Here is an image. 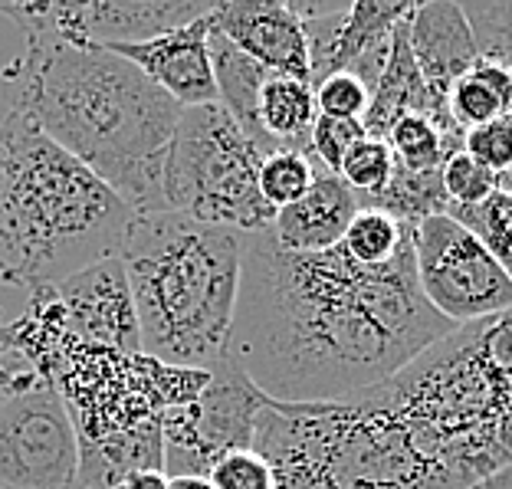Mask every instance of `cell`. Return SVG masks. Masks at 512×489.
<instances>
[{
    "label": "cell",
    "mask_w": 512,
    "mask_h": 489,
    "mask_svg": "<svg viewBox=\"0 0 512 489\" xmlns=\"http://www.w3.org/2000/svg\"><path fill=\"white\" fill-rule=\"evenodd\" d=\"M450 325L424 299L414 240L362 266L342 247L286 253L243 234V270L224 358L276 404H335L394 378Z\"/></svg>",
    "instance_id": "cell-1"
},
{
    "label": "cell",
    "mask_w": 512,
    "mask_h": 489,
    "mask_svg": "<svg viewBox=\"0 0 512 489\" xmlns=\"http://www.w3.org/2000/svg\"><path fill=\"white\" fill-rule=\"evenodd\" d=\"M14 109L106 181L132 214L168 211L161 178L184 109L119 53L33 33L17 63Z\"/></svg>",
    "instance_id": "cell-2"
},
{
    "label": "cell",
    "mask_w": 512,
    "mask_h": 489,
    "mask_svg": "<svg viewBox=\"0 0 512 489\" xmlns=\"http://www.w3.org/2000/svg\"><path fill=\"white\" fill-rule=\"evenodd\" d=\"M411 457L417 489H470L512 460V309L457 325L365 391Z\"/></svg>",
    "instance_id": "cell-3"
},
{
    "label": "cell",
    "mask_w": 512,
    "mask_h": 489,
    "mask_svg": "<svg viewBox=\"0 0 512 489\" xmlns=\"http://www.w3.org/2000/svg\"><path fill=\"white\" fill-rule=\"evenodd\" d=\"M132 211L20 109L0 125V283L56 286L119 256Z\"/></svg>",
    "instance_id": "cell-4"
},
{
    "label": "cell",
    "mask_w": 512,
    "mask_h": 489,
    "mask_svg": "<svg viewBox=\"0 0 512 489\" xmlns=\"http://www.w3.org/2000/svg\"><path fill=\"white\" fill-rule=\"evenodd\" d=\"M132 289L142 355L211 371L234 325L243 234L158 211L135 214L119 253Z\"/></svg>",
    "instance_id": "cell-5"
},
{
    "label": "cell",
    "mask_w": 512,
    "mask_h": 489,
    "mask_svg": "<svg viewBox=\"0 0 512 489\" xmlns=\"http://www.w3.org/2000/svg\"><path fill=\"white\" fill-rule=\"evenodd\" d=\"M0 335L43 381H50L69 411L79 444H96L148 421L171 407L191 404L211 371L174 368L148 355L92 345L69 329L53 286L33 289L20 316L0 319Z\"/></svg>",
    "instance_id": "cell-6"
},
{
    "label": "cell",
    "mask_w": 512,
    "mask_h": 489,
    "mask_svg": "<svg viewBox=\"0 0 512 489\" xmlns=\"http://www.w3.org/2000/svg\"><path fill=\"white\" fill-rule=\"evenodd\" d=\"M276 489H414L398 434L365 394L335 404H276L256 417L253 447Z\"/></svg>",
    "instance_id": "cell-7"
},
{
    "label": "cell",
    "mask_w": 512,
    "mask_h": 489,
    "mask_svg": "<svg viewBox=\"0 0 512 489\" xmlns=\"http://www.w3.org/2000/svg\"><path fill=\"white\" fill-rule=\"evenodd\" d=\"M263 151L220 106L184 109L174 128L161 194L165 207L197 224L256 234L276 220L260 194Z\"/></svg>",
    "instance_id": "cell-8"
},
{
    "label": "cell",
    "mask_w": 512,
    "mask_h": 489,
    "mask_svg": "<svg viewBox=\"0 0 512 489\" xmlns=\"http://www.w3.org/2000/svg\"><path fill=\"white\" fill-rule=\"evenodd\" d=\"M411 240L417 286L450 325H470L512 309V279L453 217L421 220L411 227Z\"/></svg>",
    "instance_id": "cell-9"
},
{
    "label": "cell",
    "mask_w": 512,
    "mask_h": 489,
    "mask_svg": "<svg viewBox=\"0 0 512 489\" xmlns=\"http://www.w3.org/2000/svg\"><path fill=\"white\" fill-rule=\"evenodd\" d=\"M266 404L270 398L234 362L220 358L191 404L161 414L165 476H207L224 453L250 450L256 417Z\"/></svg>",
    "instance_id": "cell-10"
},
{
    "label": "cell",
    "mask_w": 512,
    "mask_h": 489,
    "mask_svg": "<svg viewBox=\"0 0 512 489\" xmlns=\"http://www.w3.org/2000/svg\"><path fill=\"white\" fill-rule=\"evenodd\" d=\"M0 486L83 489L76 427L50 381L40 378L0 407Z\"/></svg>",
    "instance_id": "cell-11"
},
{
    "label": "cell",
    "mask_w": 512,
    "mask_h": 489,
    "mask_svg": "<svg viewBox=\"0 0 512 489\" xmlns=\"http://www.w3.org/2000/svg\"><path fill=\"white\" fill-rule=\"evenodd\" d=\"M214 4L207 0H92V4H0V14L10 17L20 27L23 37L33 33H50L66 43H96V46H119V43H145L161 33L207 17Z\"/></svg>",
    "instance_id": "cell-12"
},
{
    "label": "cell",
    "mask_w": 512,
    "mask_h": 489,
    "mask_svg": "<svg viewBox=\"0 0 512 489\" xmlns=\"http://www.w3.org/2000/svg\"><path fill=\"white\" fill-rule=\"evenodd\" d=\"M306 27L309 46V83L319 86L332 73H352L368 89L391 53L394 27L411 14L414 4H384V0H358V4H322V0H296L289 4Z\"/></svg>",
    "instance_id": "cell-13"
},
{
    "label": "cell",
    "mask_w": 512,
    "mask_h": 489,
    "mask_svg": "<svg viewBox=\"0 0 512 489\" xmlns=\"http://www.w3.org/2000/svg\"><path fill=\"white\" fill-rule=\"evenodd\" d=\"M56 299L66 312V322L79 339L92 345H109L115 352L138 355L142 335H138V316L128 276L119 256L86 266L76 276L53 286Z\"/></svg>",
    "instance_id": "cell-14"
},
{
    "label": "cell",
    "mask_w": 512,
    "mask_h": 489,
    "mask_svg": "<svg viewBox=\"0 0 512 489\" xmlns=\"http://www.w3.org/2000/svg\"><path fill=\"white\" fill-rule=\"evenodd\" d=\"M207 37H211V14L188 23V27L161 33L155 40L119 43L106 46V50L119 53L122 60L142 69L151 83L161 92H168L181 109H197L217 106V83Z\"/></svg>",
    "instance_id": "cell-15"
},
{
    "label": "cell",
    "mask_w": 512,
    "mask_h": 489,
    "mask_svg": "<svg viewBox=\"0 0 512 489\" xmlns=\"http://www.w3.org/2000/svg\"><path fill=\"white\" fill-rule=\"evenodd\" d=\"M214 30L260 63L266 73L296 76L309 83V46L306 27L296 10L283 0H230L214 4Z\"/></svg>",
    "instance_id": "cell-16"
},
{
    "label": "cell",
    "mask_w": 512,
    "mask_h": 489,
    "mask_svg": "<svg viewBox=\"0 0 512 489\" xmlns=\"http://www.w3.org/2000/svg\"><path fill=\"white\" fill-rule=\"evenodd\" d=\"M407 43H411L414 63L421 69L427 89L447 106L450 86L467 76L480 60L470 20L453 0H430L414 4L407 14Z\"/></svg>",
    "instance_id": "cell-17"
},
{
    "label": "cell",
    "mask_w": 512,
    "mask_h": 489,
    "mask_svg": "<svg viewBox=\"0 0 512 489\" xmlns=\"http://www.w3.org/2000/svg\"><path fill=\"white\" fill-rule=\"evenodd\" d=\"M362 211L339 174L319 168L309 194L286 211H276L270 234L286 253H325L339 247L348 224Z\"/></svg>",
    "instance_id": "cell-18"
},
{
    "label": "cell",
    "mask_w": 512,
    "mask_h": 489,
    "mask_svg": "<svg viewBox=\"0 0 512 489\" xmlns=\"http://www.w3.org/2000/svg\"><path fill=\"white\" fill-rule=\"evenodd\" d=\"M207 50H211V63H214V83H217V106L224 109L230 119L237 122V128L250 142L270 155L273 142L263 135L260 119H256V106H260V89L266 83V69L250 60L247 53L237 50L224 33L214 30L211 23V37H207Z\"/></svg>",
    "instance_id": "cell-19"
},
{
    "label": "cell",
    "mask_w": 512,
    "mask_h": 489,
    "mask_svg": "<svg viewBox=\"0 0 512 489\" xmlns=\"http://www.w3.org/2000/svg\"><path fill=\"white\" fill-rule=\"evenodd\" d=\"M142 470L165 473L161 421H148L125 434L96 440V444H79V486L83 489H119L125 476Z\"/></svg>",
    "instance_id": "cell-20"
},
{
    "label": "cell",
    "mask_w": 512,
    "mask_h": 489,
    "mask_svg": "<svg viewBox=\"0 0 512 489\" xmlns=\"http://www.w3.org/2000/svg\"><path fill=\"white\" fill-rule=\"evenodd\" d=\"M263 135L270 138L273 148H306L316 112V89L306 79L296 76H276L270 73L260 89V106H256Z\"/></svg>",
    "instance_id": "cell-21"
},
{
    "label": "cell",
    "mask_w": 512,
    "mask_h": 489,
    "mask_svg": "<svg viewBox=\"0 0 512 489\" xmlns=\"http://www.w3.org/2000/svg\"><path fill=\"white\" fill-rule=\"evenodd\" d=\"M358 207H362V211H384V214L398 217L401 224H421L427 217L447 214L450 201L444 194L440 168L411 171L394 161V174H391L388 188L375 197H368V201H362Z\"/></svg>",
    "instance_id": "cell-22"
},
{
    "label": "cell",
    "mask_w": 512,
    "mask_h": 489,
    "mask_svg": "<svg viewBox=\"0 0 512 489\" xmlns=\"http://www.w3.org/2000/svg\"><path fill=\"white\" fill-rule=\"evenodd\" d=\"M381 142L391 148V155L398 165L411 168V171L444 168V161L453 155V151L463 148L460 135H447L430 115H421V112L394 119Z\"/></svg>",
    "instance_id": "cell-23"
},
{
    "label": "cell",
    "mask_w": 512,
    "mask_h": 489,
    "mask_svg": "<svg viewBox=\"0 0 512 489\" xmlns=\"http://www.w3.org/2000/svg\"><path fill=\"white\" fill-rule=\"evenodd\" d=\"M411 227L384 211H358L339 247L362 266H384L411 240Z\"/></svg>",
    "instance_id": "cell-24"
},
{
    "label": "cell",
    "mask_w": 512,
    "mask_h": 489,
    "mask_svg": "<svg viewBox=\"0 0 512 489\" xmlns=\"http://www.w3.org/2000/svg\"><path fill=\"white\" fill-rule=\"evenodd\" d=\"M319 165L306 148H279L270 151L260 165V194L273 211H286L309 194L316 184Z\"/></svg>",
    "instance_id": "cell-25"
},
{
    "label": "cell",
    "mask_w": 512,
    "mask_h": 489,
    "mask_svg": "<svg viewBox=\"0 0 512 489\" xmlns=\"http://www.w3.org/2000/svg\"><path fill=\"white\" fill-rule=\"evenodd\" d=\"M447 217L467 227L493 253V260L503 266V273L512 279V197L509 194H493L480 207H450Z\"/></svg>",
    "instance_id": "cell-26"
},
{
    "label": "cell",
    "mask_w": 512,
    "mask_h": 489,
    "mask_svg": "<svg viewBox=\"0 0 512 489\" xmlns=\"http://www.w3.org/2000/svg\"><path fill=\"white\" fill-rule=\"evenodd\" d=\"M480 60H493L512 69V0H463Z\"/></svg>",
    "instance_id": "cell-27"
},
{
    "label": "cell",
    "mask_w": 512,
    "mask_h": 489,
    "mask_svg": "<svg viewBox=\"0 0 512 489\" xmlns=\"http://www.w3.org/2000/svg\"><path fill=\"white\" fill-rule=\"evenodd\" d=\"M391 174H394V155L381 138H362V142L348 151L339 168V178L348 184V191L355 194L358 204L388 188Z\"/></svg>",
    "instance_id": "cell-28"
},
{
    "label": "cell",
    "mask_w": 512,
    "mask_h": 489,
    "mask_svg": "<svg viewBox=\"0 0 512 489\" xmlns=\"http://www.w3.org/2000/svg\"><path fill=\"white\" fill-rule=\"evenodd\" d=\"M463 151L493 174L496 194L512 197V115L470 128L463 135Z\"/></svg>",
    "instance_id": "cell-29"
},
{
    "label": "cell",
    "mask_w": 512,
    "mask_h": 489,
    "mask_svg": "<svg viewBox=\"0 0 512 489\" xmlns=\"http://www.w3.org/2000/svg\"><path fill=\"white\" fill-rule=\"evenodd\" d=\"M447 109L453 115V122L463 128V135H467L470 128H480L486 122L503 119V115H512V112H506L503 99H499L496 92L476 76V69H470L467 76H460L457 83L450 86Z\"/></svg>",
    "instance_id": "cell-30"
},
{
    "label": "cell",
    "mask_w": 512,
    "mask_h": 489,
    "mask_svg": "<svg viewBox=\"0 0 512 489\" xmlns=\"http://www.w3.org/2000/svg\"><path fill=\"white\" fill-rule=\"evenodd\" d=\"M440 178H444V194L450 207H480L483 201H490L496 194V181L493 174L486 171L480 161H473L467 151H453L440 168Z\"/></svg>",
    "instance_id": "cell-31"
},
{
    "label": "cell",
    "mask_w": 512,
    "mask_h": 489,
    "mask_svg": "<svg viewBox=\"0 0 512 489\" xmlns=\"http://www.w3.org/2000/svg\"><path fill=\"white\" fill-rule=\"evenodd\" d=\"M316 89V112L325 119H348V122H365L371 106V89L352 73H332L325 76Z\"/></svg>",
    "instance_id": "cell-32"
},
{
    "label": "cell",
    "mask_w": 512,
    "mask_h": 489,
    "mask_svg": "<svg viewBox=\"0 0 512 489\" xmlns=\"http://www.w3.org/2000/svg\"><path fill=\"white\" fill-rule=\"evenodd\" d=\"M362 138H368L365 122L325 119V115H319L309 132V155L319 168H325L329 174H339L345 155L362 142Z\"/></svg>",
    "instance_id": "cell-33"
},
{
    "label": "cell",
    "mask_w": 512,
    "mask_h": 489,
    "mask_svg": "<svg viewBox=\"0 0 512 489\" xmlns=\"http://www.w3.org/2000/svg\"><path fill=\"white\" fill-rule=\"evenodd\" d=\"M214 489H276L273 470L256 450H234L224 453L211 473H207Z\"/></svg>",
    "instance_id": "cell-34"
},
{
    "label": "cell",
    "mask_w": 512,
    "mask_h": 489,
    "mask_svg": "<svg viewBox=\"0 0 512 489\" xmlns=\"http://www.w3.org/2000/svg\"><path fill=\"white\" fill-rule=\"evenodd\" d=\"M40 381V375L33 371L23 358L4 342V335H0V407H4L14 394L33 388V384Z\"/></svg>",
    "instance_id": "cell-35"
},
{
    "label": "cell",
    "mask_w": 512,
    "mask_h": 489,
    "mask_svg": "<svg viewBox=\"0 0 512 489\" xmlns=\"http://www.w3.org/2000/svg\"><path fill=\"white\" fill-rule=\"evenodd\" d=\"M473 69H476V76H480L483 83L503 99L506 112H512V69L503 63H493V60H476Z\"/></svg>",
    "instance_id": "cell-36"
},
{
    "label": "cell",
    "mask_w": 512,
    "mask_h": 489,
    "mask_svg": "<svg viewBox=\"0 0 512 489\" xmlns=\"http://www.w3.org/2000/svg\"><path fill=\"white\" fill-rule=\"evenodd\" d=\"M119 489H168V476L158 470H142V473L125 476Z\"/></svg>",
    "instance_id": "cell-37"
},
{
    "label": "cell",
    "mask_w": 512,
    "mask_h": 489,
    "mask_svg": "<svg viewBox=\"0 0 512 489\" xmlns=\"http://www.w3.org/2000/svg\"><path fill=\"white\" fill-rule=\"evenodd\" d=\"M470 489H512V460L503 463L499 470H493L490 476H483V480Z\"/></svg>",
    "instance_id": "cell-38"
},
{
    "label": "cell",
    "mask_w": 512,
    "mask_h": 489,
    "mask_svg": "<svg viewBox=\"0 0 512 489\" xmlns=\"http://www.w3.org/2000/svg\"><path fill=\"white\" fill-rule=\"evenodd\" d=\"M168 489H214L207 476H178V480H168Z\"/></svg>",
    "instance_id": "cell-39"
},
{
    "label": "cell",
    "mask_w": 512,
    "mask_h": 489,
    "mask_svg": "<svg viewBox=\"0 0 512 489\" xmlns=\"http://www.w3.org/2000/svg\"><path fill=\"white\" fill-rule=\"evenodd\" d=\"M0 489H4V486H0Z\"/></svg>",
    "instance_id": "cell-40"
}]
</instances>
